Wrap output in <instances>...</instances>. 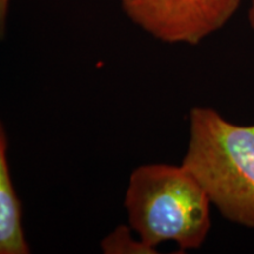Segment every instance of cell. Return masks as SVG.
<instances>
[{
  "label": "cell",
  "instance_id": "6da1fadb",
  "mask_svg": "<svg viewBox=\"0 0 254 254\" xmlns=\"http://www.w3.org/2000/svg\"><path fill=\"white\" fill-rule=\"evenodd\" d=\"M189 127L182 164L222 218L254 230V124H234L212 107L196 106Z\"/></svg>",
  "mask_w": 254,
  "mask_h": 254
},
{
  "label": "cell",
  "instance_id": "7a4b0ae2",
  "mask_svg": "<svg viewBox=\"0 0 254 254\" xmlns=\"http://www.w3.org/2000/svg\"><path fill=\"white\" fill-rule=\"evenodd\" d=\"M124 206L134 233L155 250L164 243L180 252L199 250L211 232V200L183 164L136 167Z\"/></svg>",
  "mask_w": 254,
  "mask_h": 254
},
{
  "label": "cell",
  "instance_id": "3957f363",
  "mask_svg": "<svg viewBox=\"0 0 254 254\" xmlns=\"http://www.w3.org/2000/svg\"><path fill=\"white\" fill-rule=\"evenodd\" d=\"M241 0H119L133 24L166 44L198 45L221 30Z\"/></svg>",
  "mask_w": 254,
  "mask_h": 254
},
{
  "label": "cell",
  "instance_id": "277c9868",
  "mask_svg": "<svg viewBox=\"0 0 254 254\" xmlns=\"http://www.w3.org/2000/svg\"><path fill=\"white\" fill-rule=\"evenodd\" d=\"M7 151V132L0 120V254H28L23 207L12 182Z\"/></svg>",
  "mask_w": 254,
  "mask_h": 254
},
{
  "label": "cell",
  "instance_id": "5b68a950",
  "mask_svg": "<svg viewBox=\"0 0 254 254\" xmlns=\"http://www.w3.org/2000/svg\"><path fill=\"white\" fill-rule=\"evenodd\" d=\"M131 226L119 225L101 240L100 249L105 254H155L158 251L148 246L140 238L133 236Z\"/></svg>",
  "mask_w": 254,
  "mask_h": 254
},
{
  "label": "cell",
  "instance_id": "8992f818",
  "mask_svg": "<svg viewBox=\"0 0 254 254\" xmlns=\"http://www.w3.org/2000/svg\"><path fill=\"white\" fill-rule=\"evenodd\" d=\"M9 0H0V39H4L7 26Z\"/></svg>",
  "mask_w": 254,
  "mask_h": 254
},
{
  "label": "cell",
  "instance_id": "52a82bcc",
  "mask_svg": "<svg viewBox=\"0 0 254 254\" xmlns=\"http://www.w3.org/2000/svg\"><path fill=\"white\" fill-rule=\"evenodd\" d=\"M247 17H249L250 26L254 31V0H250L249 11H247Z\"/></svg>",
  "mask_w": 254,
  "mask_h": 254
}]
</instances>
